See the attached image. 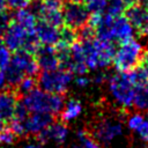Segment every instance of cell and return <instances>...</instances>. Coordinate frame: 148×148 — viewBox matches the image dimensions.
Here are the masks:
<instances>
[{"label": "cell", "instance_id": "cell-1", "mask_svg": "<svg viewBox=\"0 0 148 148\" xmlns=\"http://www.w3.org/2000/svg\"><path fill=\"white\" fill-rule=\"evenodd\" d=\"M21 103L30 112H42L56 116L60 113L65 101L61 94L50 92L36 87L23 96Z\"/></svg>", "mask_w": 148, "mask_h": 148}, {"label": "cell", "instance_id": "cell-2", "mask_svg": "<svg viewBox=\"0 0 148 148\" xmlns=\"http://www.w3.org/2000/svg\"><path fill=\"white\" fill-rule=\"evenodd\" d=\"M38 72L39 67L34 54L23 50H18L14 52L8 67L5 69L6 82L12 87H16L22 77L25 75L36 76Z\"/></svg>", "mask_w": 148, "mask_h": 148}, {"label": "cell", "instance_id": "cell-3", "mask_svg": "<svg viewBox=\"0 0 148 148\" xmlns=\"http://www.w3.org/2000/svg\"><path fill=\"white\" fill-rule=\"evenodd\" d=\"M145 50L140 43L133 38L120 43L113 56V64L118 72L128 73L134 69L143 59Z\"/></svg>", "mask_w": 148, "mask_h": 148}, {"label": "cell", "instance_id": "cell-4", "mask_svg": "<svg viewBox=\"0 0 148 148\" xmlns=\"http://www.w3.org/2000/svg\"><path fill=\"white\" fill-rule=\"evenodd\" d=\"M109 90L114 101L123 108H130L133 105L135 87L132 83L127 73L119 72L109 80Z\"/></svg>", "mask_w": 148, "mask_h": 148}, {"label": "cell", "instance_id": "cell-5", "mask_svg": "<svg viewBox=\"0 0 148 148\" xmlns=\"http://www.w3.org/2000/svg\"><path fill=\"white\" fill-rule=\"evenodd\" d=\"M73 73L65 68H56L43 71L37 80L39 87L46 91L54 94H64L72 82Z\"/></svg>", "mask_w": 148, "mask_h": 148}, {"label": "cell", "instance_id": "cell-6", "mask_svg": "<svg viewBox=\"0 0 148 148\" xmlns=\"http://www.w3.org/2000/svg\"><path fill=\"white\" fill-rule=\"evenodd\" d=\"M62 16L65 25L79 30L88 23L90 13L84 3L68 0L67 2L62 3Z\"/></svg>", "mask_w": 148, "mask_h": 148}, {"label": "cell", "instance_id": "cell-7", "mask_svg": "<svg viewBox=\"0 0 148 148\" xmlns=\"http://www.w3.org/2000/svg\"><path fill=\"white\" fill-rule=\"evenodd\" d=\"M123 132V126L121 124L111 118H105L99 120L94 130H92V138L101 143H110L114 138L120 135Z\"/></svg>", "mask_w": 148, "mask_h": 148}, {"label": "cell", "instance_id": "cell-8", "mask_svg": "<svg viewBox=\"0 0 148 148\" xmlns=\"http://www.w3.org/2000/svg\"><path fill=\"white\" fill-rule=\"evenodd\" d=\"M125 17L140 36L148 35V7L140 3L132 5L126 8Z\"/></svg>", "mask_w": 148, "mask_h": 148}, {"label": "cell", "instance_id": "cell-9", "mask_svg": "<svg viewBox=\"0 0 148 148\" xmlns=\"http://www.w3.org/2000/svg\"><path fill=\"white\" fill-rule=\"evenodd\" d=\"M28 35H29V32H27L23 28H21L16 22H14L10 18L9 23L7 24V27L3 30L1 40L10 50V52H15V51L22 50Z\"/></svg>", "mask_w": 148, "mask_h": 148}, {"label": "cell", "instance_id": "cell-10", "mask_svg": "<svg viewBox=\"0 0 148 148\" xmlns=\"http://www.w3.org/2000/svg\"><path fill=\"white\" fill-rule=\"evenodd\" d=\"M68 136V127L64 121H52L47 125L42 132L37 134V139L39 143L44 145L47 142H54L57 145H61L66 141Z\"/></svg>", "mask_w": 148, "mask_h": 148}, {"label": "cell", "instance_id": "cell-11", "mask_svg": "<svg viewBox=\"0 0 148 148\" xmlns=\"http://www.w3.org/2000/svg\"><path fill=\"white\" fill-rule=\"evenodd\" d=\"M53 121V116L42 112H29L23 120V128L25 135H37L47 125Z\"/></svg>", "mask_w": 148, "mask_h": 148}, {"label": "cell", "instance_id": "cell-12", "mask_svg": "<svg viewBox=\"0 0 148 148\" xmlns=\"http://www.w3.org/2000/svg\"><path fill=\"white\" fill-rule=\"evenodd\" d=\"M134 29L125 16H113L110 24V37L112 42L123 43L133 38Z\"/></svg>", "mask_w": 148, "mask_h": 148}, {"label": "cell", "instance_id": "cell-13", "mask_svg": "<svg viewBox=\"0 0 148 148\" xmlns=\"http://www.w3.org/2000/svg\"><path fill=\"white\" fill-rule=\"evenodd\" d=\"M17 97L18 94L13 88L0 91V120L9 123L18 104Z\"/></svg>", "mask_w": 148, "mask_h": 148}, {"label": "cell", "instance_id": "cell-14", "mask_svg": "<svg viewBox=\"0 0 148 148\" xmlns=\"http://www.w3.org/2000/svg\"><path fill=\"white\" fill-rule=\"evenodd\" d=\"M34 57L37 61L39 69L50 71L59 67V59L54 46L39 45L37 51L34 53Z\"/></svg>", "mask_w": 148, "mask_h": 148}, {"label": "cell", "instance_id": "cell-15", "mask_svg": "<svg viewBox=\"0 0 148 148\" xmlns=\"http://www.w3.org/2000/svg\"><path fill=\"white\" fill-rule=\"evenodd\" d=\"M35 34L40 45L56 46L59 40V27H56L42 20L37 21Z\"/></svg>", "mask_w": 148, "mask_h": 148}, {"label": "cell", "instance_id": "cell-16", "mask_svg": "<svg viewBox=\"0 0 148 148\" xmlns=\"http://www.w3.org/2000/svg\"><path fill=\"white\" fill-rule=\"evenodd\" d=\"M12 20L14 22H16L21 28H23L27 32H29V34L35 32V28L37 24V16L34 12H31L27 7L16 9Z\"/></svg>", "mask_w": 148, "mask_h": 148}, {"label": "cell", "instance_id": "cell-17", "mask_svg": "<svg viewBox=\"0 0 148 148\" xmlns=\"http://www.w3.org/2000/svg\"><path fill=\"white\" fill-rule=\"evenodd\" d=\"M60 119L64 123L71 121L75 118H77L82 112V104L76 98H71L61 109L60 111Z\"/></svg>", "mask_w": 148, "mask_h": 148}, {"label": "cell", "instance_id": "cell-18", "mask_svg": "<svg viewBox=\"0 0 148 148\" xmlns=\"http://www.w3.org/2000/svg\"><path fill=\"white\" fill-rule=\"evenodd\" d=\"M76 40H79V36H77V31L75 29L67 27L65 24L59 27V40H58L57 45L72 46Z\"/></svg>", "mask_w": 148, "mask_h": 148}, {"label": "cell", "instance_id": "cell-19", "mask_svg": "<svg viewBox=\"0 0 148 148\" xmlns=\"http://www.w3.org/2000/svg\"><path fill=\"white\" fill-rule=\"evenodd\" d=\"M133 105L139 110H148V84L135 88Z\"/></svg>", "mask_w": 148, "mask_h": 148}, {"label": "cell", "instance_id": "cell-20", "mask_svg": "<svg viewBox=\"0 0 148 148\" xmlns=\"http://www.w3.org/2000/svg\"><path fill=\"white\" fill-rule=\"evenodd\" d=\"M38 82L36 80L35 76L32 75H25L24 77L21 79V81L17 83V86L15 87V90L18 95H25L28 94L29 91H31L32 89H35L37 87Z\"/></svg>", "mask_w": 148, "mask_h": 148}, {"label": "cell", "instance_id": "cell-21", "mask_svg": "<svg viewBox=\"0 0 148 148\" xmlns=\"http://www.w3.org/2000/svg\"><path fill=\"white\" fill-rule=\"evenodd\" d=\"M76 139H77L76 148H102L101 145L91 136V134L86 131H79Z\"/></svg>", "mask_w": 148, "mask_h": 148}, {"label": "cell", "instance_id": "cell-22", "mask_svg": "<svg viewBox=\"0 0 148 148\" xmlns=\"http://www.w3.org/2000/svg\"><path fill=\"white\" fill-rule=\"evenodd\" d=\"M126 8L127 6L125 3V0H108L105 13H108L111 16H118L121 15L126 10Z\"/></svg>", "mask_w": 148, "mask_h": 148}, {"label": "cell", "instance_id": "cell-23", "mask_svg": "<svg viewBox=\"0 0 148 148\" xmlns=\"http://www.w3.org/2000/svg\"><path fill=\"white\" fill-rule=\"evenodd\" d=\"M84 5L90 14L104 13L108 6V0H87Z\"/></svg>", "mask_w": 148, "mask_h": 148}, {"label": "cell", "instance_id": "cell-24", "mask_svg": "<svg viewBox=\"0 0 148 148\" xmlns=\"http://www.w3.org/2000/svg\"><path fill=\"white\" fill-rule=\"evenodd\" d=\"M15 134L7 126V123L0 120V143H12L15 140Z\"/></svg>", "mask_w": 148, "mask_h": 148}, {"label": "cell", "instance_id": "cell-25", "mask_svg": "<svg viewBox=\"0 0 148 148\" xmlns=\"http://www.w3.org/2000/svg\"><path fill=\"white\" fill-rule=\"evenodd\" d=\"M10 58H12L10 50L3 43L0 42V69L1 71H5L8 67L10 62Z\"/></svg>", "mask_w": 148, "mask_h": 148}, {"label": "cell", "instance_id": "cell-26", "mask_svg": "<svg viewBox=\"0 0 148 148\" xmlns=\"http://www.w3.org/2000/svg\"><path fill=\"white\" fill-rule=\"evenodd\" d=\"M143 120H145V118H143L141 114L135 113V114H133V116H131V117L128 118L127 125H128V127H130L132 131H135V130H136V127H138V126H139Z\"/></svg>", "mask_w": 148, "mask_h": 148}, {"label": "cell", "instance_id": "cell-27", "mask_svg": "<svg viewBox=\"0 0 148 148\" xmlns=\"http://www.w3.org/2000/svg\"><path fill=\"white\" fill-rule=\"evenodd\" d=\"M135 132L139 134V136L145 140V141H148V120H143L135 130Z\"/></svg>", "mask_w": 148, "mask_h": 148}, {"label": "cell", "instance_id": "cell-28", "mask_svg": "<svg viewBox=\"0 0 148 148\" xmlns=\"http://www.w3.org/2000/svg\"><path fill=\"white\" fill-rule=\"evenodd\" d=\"M8 7L13 9H20V8H25L30 3V0H6Z\"/></svg>", "mask_w": 148, "mask_h": 148}, {"label": "cell", "instance_id": "cell-29", "mask_svg": "<svg viewBox=\"0 0 148 148\" xmlns=\"http://www.w3.org/2000/svg\"><path fill=\"white\" fill-rule=\"evenodd\" d=\"M74 82H75V84H76L77 87L84 88V87H87V86L90 83V79H89L88 76H86L84 74H79V75L75 77Z\"/></svg>", "mask_w": 148, "mask_h": 148}, {"label": "cell", "instance_id": "cell-30", "mask_svg": "<svg viewBox=\"0 0 148 148\" xmlns=\"http://www.w3.org/2000/svg\"><path fill=\"white\" fill-rule=\"evenodd\" d=\"M9 21H10V18L8 17L7 13H6V14L0 15V42H1V38H2L3 30H5V28L7 27V24L9 23Z\"/></svg>", "mask_w": 148, "mask_h": 148}, {"label": "cell", "instance_id": "cell-31", "mask_svg": "<svg viewBox=\"0 0 148 148\" xmlns=\"http://www.w3.org/2000/svg\"><path fill=\"white\" fill-rule=\"evenodd\" d=\"M7 7H8L7 1L6 0H0V15L7 13Z\"/></svg>", "mask_w": 148, "mask_h": 148}, {"label": "cell", "instance_id": "cell-32", "mask_svg": "<svg viewBox=\"0 0 148 148\" xmlns=\"http://www.w3.org/2000/svg\"><path fill=\"white\" fill-rule=\"evenodd\" d=\"M6 84V75H5V71L0 69V89L3 88Z\"/></svg>", "mask_w": 148, "mask_h": 148}, {"label": "cell", "instance_id": "cell-33", "mask_svg": "<svg viewBox=\"0 0 148 148\" xmlns=\"http://www.w3.org/2000/svg\"><path fill=\"white\" fill-rule=\"evenodd\" d=\"M23 148H45V147L42 143H28Z\"/></svg>", "mask_w": 148, "mask_h": 148}, {"label": "cell", "instance_id": "cell-34", "mask_svg": "<svg viewBox=\"0 0 148 148\" xmlns=\"http://www.w3.org/2000/svg\"><path fill=\"white\" fill-rule=\"evenodd\" d=\"M94 81H95V83H102V82L104 81V74H98V75H96V76L94 77Z\"/></svg>", "mask_w": 148, "mask_h": 148}, {"label": "cell", "instance_id": "cell-35", "mask_svg": "<svg viewBox=\"0 0 148 148\" xmlns=\"http://www.w3.org/2000/svg\"><path fill=\"white\" fill-rule=\"evenodd\" d=\"M139 3L140 5H143L146 7H148V0H139Z\"/></svg>", "mask_w": 148, "mask_h": 148}, {"label": "cell", "instance_id": "cell-36", "mask_svg": "<svg viewBox=\"0 0 148 148\" xmlns=\"http://www.w3.org/2000/svg\"><path fill=\"white\" fill-rule=\"evenodd\" d=\"M73 1H77V2H82V3H84L87 0H73Z\"/></svg>", "mask_w": 148, "mask_h": 148}]
</instances>
